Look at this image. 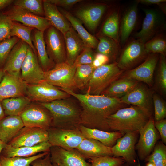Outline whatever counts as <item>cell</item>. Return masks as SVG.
Segmentation results:
<instances>
[{"mask_svg":"<svg viewBox=\"0 0 166 166\" xmlns=\"http://www.w3.org/2000/svg\"><path fill=\"white\" fill-rule=\"evenodd\" d=\"M60 89L78 100L81 108V124L89 128L111 132L107 124V118L127 105L119 98L77 93L69 89Z\"/></svg>","mask_w":166,"mask_h":166,"instance_id":"cell-1","label":"cell"},{"mask_svg":"<svg viewBox=\"0 0 166 166\" xmlns=\"http://www.w3.org/2000/svg\"><path fill=\"white\" fill-rule=\"evenodd\" d=\"M69 98L40 103L51 115V127L69 130L79 129L81 124V108L79 103Z\"/></svg>","mask_w":166,"mask_h":166,"instance_id":"cell-2","label":"cell"},{"mask_svg":"<svg viewBox=\"0 0 166 166\" xmlns=\"http://www.w3.org/2000/svg\"><path fill=\"white\" fill-rule=\"evenodd\" d=\"M150 117L140 109L133 105L118 109L108 117L107 122L111 132L125 133L139 132Z\"/></svg>","mask_w":166,"mask_h":166,"instance_id":"cell-3","label":"cell"},{"mask_svg":"<svg viewBox=\"0 0 166 166\" xmlns=\"http://www.w3.org/2000/svg\"><path fill=\"white\" fill-rule=\"evenodd\" d=\"M123 70L117 62L107 64L96 68L86 87V93L100 95L114 81L118 79Z\"/></svg>","mask_w":166,"mask_h":166,"instance_id":"cell-4","label":"cell"},{"mask_svg":"<svg viewBox=\"0 0 166 166\" xmlns=\"http://www.w3.org/2000/svg\"><path fill=\"white\" fill-rule=\"evenodd\" d=\"M26 96L31 101L39 103L49 102L71 96L45 81L36 84L27 85Z\"/></svg>","mask_w":166,"mask_h":166,"instance_id":"cell-5","label":"cell"},{"mask_svg":"<svg viewBox=\"0 0 166 166\" xmlns=\"http://www.w3.org/2000/svg\"><path fill=\"white\" fill-rule=\"evenodd\" d=\"M76 68L66 62L56 64L53 69L45 72L44 81L60 89L74 91L77 89L74 80Z\"/></svg>","mask_w":166,"mask_h":166,"instance_id":"cell-6","label":"cell"},{"mask_svg":"<svg viewBox=\"0 0 166 166\" xmlns=\"http://www.w3.org/2000/svg\"><path fill=\"white\" fill-rule=\"evenodd\" d=\"M2 12L13 21L20 22L43 32L51 26L45 17L37 16L13 4Z\"/></svg>","mask_w":166,"mask_h":166,"instance_id":"cell-7","label":"cell"},{"mask_svg":"<svg viewBox=\"0 0 166 166\" xmlns=\"http://www.w3.org/2000/svg\"><path fill=\"white\" fill-rule=\"evenodd\" d=\"M46 50L50 59L55 64L65 62L66 52L63 34L51 26L44 32Z\"/></svg>","mask_w":166,"mask_h":166,"instance_id":"cell-8","label":"cell"},{"mask_svg":"<svg viewBox=\"0 0 166 166\" xmlns=\"http://www.w3.org/2000/svg\"><path fill=\"white\" fill-rule=\"evenodd\" d=\"M47 130L48 142L52 146L66 149H76L85 138L79 129L69 130L51 127Z\"/></svg>","mask_w":166,"mask_h":166,"instance_id":"cell-9","label":"cell"},{"mask_svg":"<svg viewBox=\"0 0 166 166\" xmlns=\"http://www.w3.org/2000/svg\"><path fill=\"white\" fill-rule=\"evenodd\" d=\"M20 116L25 127L47 129L51 126L52 117L50 112L40 103H31Z\"/></svg>","mask_w":166,"mask_h":166,"instance_id":"cell-10","label":"cell"},{"mask_svg":"<svg viewBox=\"0 0 166 166\" xmlns=\"http://www.w3.org/2000/svg\"><path fill=\"white\" fill-rule=\"evenodd\" d=\"M153 94L146 86L139 83L120 99L122 102L127 105L137 106L150 117L153 113Z\"/></svg>","mask_w":166,"mask_h":166,"instance_id":"cell-11","label":"cell"},{"mask_svg":"<svg viewBox=\"0 0 166 166\" xmlns=\"http://www.w3.org/2000/svg\"><path fill=\"white\" fill-rule=\"evenodd\" d=\"M140 136L136 146L138 155L141 160H145L150 154L160 135L154 125L153 116L139 132Z\"/></svg>","mask_w":166,"mask_h":166,"instance_id":"cell-12","label":"cell"},{"mask_svg":"<svg viewBox=\"0 0 166 166\" xmlns=\"http://www.w3.org/2000/svg\"><path fill=\"white\" fill-rule=\"evenodd\" d=\"M139 133V132H127L118 139L112 147L113 156L122 157L129 166L134 165L136 162L135 144Z\"/></svg>","mask_w":166,"mask_h":166,"instance_id":"cell-13","label":"cell"},{"mask_svg":"<svg viewBox=\"0 0 166 166\" xmlns=\"http://www.w3.org/2000/svg\"><path fill=\"white\" fill-rule=\"evenodd\" d=\"M21 73V79L27 85L36 84L44 81L45 72L40 65L36 54L29 45Z\"/></svg>","mask_w":166,"mask_h":166,"instance_id":"cell-14","label":"cell"},{"mask_svg":"<svg viewBox=\"0 0 166 166\" xmlns=\"http://www.w3.org/2000/svg\"><path fill=\"white\" fill-rule=\"evenodd\" d=\"M47 129L37 127H23L8 144L14 148L32 146L48 142Z\"/></svg>","mask_w":166,"mask_h":166,"instance_id":"cell-15","label":"cell"},{"mask_svg":"<svg viewBox=\"0 0 166 166\" xmlns=\"http://www.w3.org/2000/svg\"><path fill=\"white\" fill-rule=\"evenodd\" d=\"M49 152L52 163L58 166H90V164L76 149L52 146Z\"/></svg>","mask_w":166,"mask_h":166,"instance_id":"cell-16","label":"cell"},{"mask_svg":"<svg viewBox=\"0 0 166 166\" xmlns=\"http://www.w3.org/2000/svg\"><path fill=\"white\" fill-rule=\"evenodd\" d=\"M147 55L144 44L138 40H132L122 51L117 62V66L122 70L129 69L140 62Z\"/></svg>","mask_w":166,"mask_h":166,"instance_id":"cell-17","label":"cell"},{"mask_svg":"<svg viewBox=\"0 0 166 166\" xmlns=\"http://www.w3.org/2000/svg\"><path fill=\"white\" fill-rule=\"evenodd\" d=\"M159 57L157 53L149 54L144 61L136 68L130 70L122 77L145 83L149 86L153 84V76Z\"/></svg>","mask_w":166,"mask_h":166,"instance_id":"cell-18","label":"cell"},{"mask_svg":"<svg viewBox=\"0 0 166 166\" xmlns=\"http://www.w3.org/2000/svg\"><path fill=\"white\" fill-rule=\"evenodd\" d=\"M29 45L20 39L10 51L2 68L5 73L20 77L21 69Z\"/></svg>","mask_w":166,"mask_h":166,"instance_id":"cell-19","label":"cell"},{"mask_svg":"<svg viewBox=\"0 0 166 166\" xmlns=\"http://www.w3.org/2000/svg\"><path fill=\"white\" fill-rule=\"evenodd\" d=\"M27 86L21 77L5 73L0 82V100L25 96Z\"/></svg>","mask_w":166,"mask_h":166,"instance_id":"cell-20","label":"cell"},{"mask_svg":"<svg viewBox=\"0 0 166 166\" xmlns=\"http://www.w3.org/2000/svg\"><path fill=\"white\" fill-rule=\"evenodd\" d=\"M145 14L141 30L135 35L138 40L145 43L152 39L158 31L160 25V16L157 11L145 9Z\"/></svg>","mask_w":166,"mask_h":166,"instance_id":"cell-21","label":"cell"},{"mask_svg":"<svg viewBox=\"0 0 166 166\" xmlns=\"http://www.w3.org/2000/svg\"><path fill=\"white\" fill-rule=\"evenodd\" d=\"M107 6L100 4L83 7L76 13V17L91 30H94L104 13Z\"/></svg>","mask_w":166,"mask_h":166,"instance_id":"cell-22","label":"cell"},{"mask_svg":"<svg viewBox=\"0 0 166 166\" xmlns=\"http://www.w3.org/2000/svg\"><path fill=\"white\" fill-rule=\"evenodd\" d=\"M63 35L66 52L65 62L72 65L77 57L86 46L72 27Z\"/></svg>","mask_w":166,"mask_h":166,"instance_id":"cell-23","label":"cell"},{"mask_svg":"<svg viewBox=\"0 0 166 166\" xmlns=\"http://www.w3.org/2000/svg\"><path fill=\"white\" fill-rule=\"evenodd\" d=\"M31 40L36 51L38 62L45 72L53 69L55 64L49 57L44 38V32L34 29L31 34Z\"/></svg>","mask_w":166,"mask_h":166,"instance_id":"cell-24","label":"cell"},{"mask_svg":"<svg viewBox=\"0 0 166 166\" xmlns=\"http://www.w3.org/2000/svg\"><path fill=\"white\" fill-rule=\"evenodd\" d=\"M76 149L86 159L104 156H113L112 148L94 139L85 138Z\"/></svg>","mask_w":166,"mask_h":166,"instance_id":"cell-25","label":"cell"},{"mask_svg":"<svg viewBox=\"0 0 166 166\" xmlns=\"http://www.w3.org/2000/svg\"><path fill=\"white\" fill-rule=\"evenodd\" d=\"M51 146L48 141L41 143L32 146H23L18 148H14L7 144L3 149L1 155L7 157H28L41 152H49Z\"/></svg>","mask_w":166,"mask_h":166,"instance_id":"cell-26","label":"cell"},{"mask_svg":"<svg viewBox=\"0 0 166 166\" xmlns=\"http://www.w3.org/2000/svg\"><path fill=\"white\" fill-rule=\"evenodd\" d=\"M24 127L20 116H5L0 120V140L8 144Z\"/></svg>","mask_w":166,"mask_h":166,"instance_id":"cell-27","label":"cell"},{"mask_svg":"<svg viewBox=\"0 0 166 166\" xmlns=\"http://www.w3.org/2000/svg\"><path fill=\"white\" fill-rule=\"evenodd\" d=\"M79 129L85 138L97 140L104 145L111 148L115 144L118 139L125 134L119 131L107 132L89 128L81 124L79 126Z\"/></svg>","mask_w":166,"mask_h":166,"instance_id":"cell-28","label":"cell"},{"mask_svg":"<svg viewBox=\"0 0 166 166\" xmlns=\"http://www.w3.org/2000/svg\"><path fill=\"white\" fill-rule=\"evenodd\" d=\"M43 1L45 17L51 26L64 34L71 27L69 22L58 10L57 6L45 0H43Z\"/></svg>","mask_w":166,"mask_h":166,"instance_id":"cell-29","label":"cell"},{"mask_svg":"<svg viewBox=\"0 0 166 166\" xmlns=\"http://www.w3.org/2000/svg\"><path fill=\"white\" fill-rule=\"evenodd\" d=\"M139 82L133 79L121 78L113 82L101 95L120 99L134 88Z\"/></svg>","mask_w":166,"mask_h":166,"instance_id":"cell-30","label":"cell"},{"mask_svg":"<svg viewBox=\"0 0 166 166\" xmlns=\"http://www.w3.org/2000/svg\"><path fill=\"white\" fill-rule=\"evenodd\" d=\"M137 2L126 10L122 18L120 28V41L124 44L134 29L137 18Z\"/></svg>","mask_w":166,"mask_h":166,"instance_id":"cell-31","label":"cell"},{"mask_svg":"<svg viewBox=\"0 0 166 166\" xmlns=\"http://www.w3.org/2000/svg\"><path fill=\"white\" fill-rule=\"evenodd\" d=\"M61 12L77 32L85 46L91 48H96L99 41L85 30L82 25V22L70 13L63 10H61Z\"/></svg>","mask_w":166,"mask_h":166,"instance_id":"cell-32","label":"cell"},{"mask_svg":"<svg viewBox=\"0 0 166 166\" xmlns=\"http://www.w3.org/2000/svg\"><path fill=\"white\" fill-rule=\"evenodd\" d=\"M31 101L25 96L4 99L1 102L5 116H20Z\"/></svg>","mask_w":166,"mask_h":166,"instance_id":"cell-33","label":"cell"},{"mask_svg":"<svg viewBox=\"0 0 166 166\" xmlns=\"http://www.w3.org/2000/svg\"><path fill=\"white\" fill-rule=\"evenodd\" d=\"M99 39V41L96 48L97 53L107 56L110 60L115 59L119 52L118 43L104 35L100 36Z\"/></svg>","mask_w":166,"mask_h":166,"instance_id":"cell-34","label":"cell"},{"mask_svg":"<svg viewBox=\"0 0 166 166\" xmlns=\"http://www.w3.org/2000/svg\"><path fill=\"white\" fill-rule=\"evenodd\" d=\"M119 26V14L118 12L115 11L112 13L106 20L101 32L103 35L118 42Z\"/></svg>","mask_w":166,"mask_h":166,"instance_id":"cell-35","label":"cell"},{"mask_svg":"<svg viewBox=\"0 0 166 166\" xmlns=\"http://www.w3.org/2000/svg\"><path fill=\"white\" fill-rule=\"evenodd\" d=\"M95 69L92 64L83 65L76 67L74 80L77 88L83 89L86 87Z\"/></svg>","mask_w":166,"mask_h":166,"instance_id":"cell-36","label":"cell"},{"mask_svg":"<svg viewBox=\"0 0 166 166\" xmlns=\"http://www.w3.org/2000/svg\"><path fill=\"white\" fill-rule=\"evenodd\" d=\"M34 28L26 26L22 23L13 21L10 31L11 37L15 36L26 43L36 54L32 43L31 34ZM37 55V54H36Z\"/></svg>","mask_w":166,"mask_h":166,"instance_id":"cell-37","label":"cell"},{"mask_svg":"<svg viewBox=\"0 0 166 166\" xmlns=\"http://www.w3.org/2000/svg\"><path fill=\"white\" fill-rule=\"evenodd\" d=\"M49 152H43L28 157H7L0 156V166H30L36 160L43 157Z\"/></svg>","mask_w":166,"mask_h":166,"instance_id":"cell-38","label":"cell"},{"mask_svg":"<svg viewBox=\"0 0 166 166\" xmlns=\"http://www.w3.org/2000/svg\"><path fill=\"white\" fill-rule=\"evenodd\" d=\"M43 3L42 0H16L12 4L37 16L45 17Z\"/></svg>","mask_w":166,"mask_h":166,"instance_id":"cell-39","label":"cell"},{"mask_svg":"<svg viewBox=\"0 0 166 166\" xmlns=\"http://www.w3.org/2000/svg\"><path fill=\"white\" fill-rule=\"evenodd\" d=\"M155 166H166V146L162 141L156 143L153 152L145 160Z\"/></svg>","mask_w":166,"mask_h":166,"instance_id":"cell-40","label":"cell"},{"mask_svg":"<svg viewBox=\"0 0 166 166\" xmlns=\"http://www.w3.org/2000/svg\"><path fill=\"white\" fill-rule=\"evenodd\" d=\"M88 159L90 166H124L126 163L121 157L104 156L91 157Z\"/></svg>","mask_w":166,"mask_h":166,"instance_id":"cell-41","label":"cell"},{"mask_svg":"<svg viewBox=\"0 0 166 166\" xmlns=\"http://www.w3.org/2000/svg\"><path fill=\"white\" fill-rule=\"evenodd\" d=\"M144 47L148 54L159 53L165 56L166 41L162 37H157L150 39L144 43Z\"/></svg>","mask_w":166,"mask_h":166,"instance_id":"cell-42","label":"cell"},{"mask_svg":"<svg viewBox=\"0 0 166 166\" xmlns=\"http://www.w3.org/2000/svg\"><path fill=\"white\" fill-rule=\"evenodd\" d=\"M156 77V86L162 93H166V60L165 56L160 54Z\"/></svg>","mask_w":166,"mask_h":166,"instance_id":"cell-43","label":"cell"},{"mask_svg":"<svg viewBox=\"0 0 166 166\" xmlns=\"http://www.w3.org/2000/svg\"><path fill=\"white\" fill-rule=\"evenodd\" d=\"M20 39L14 36L0 42V69L2 68L11 49Z\"/></svg>","mask_w":166,"mask_h":166,"instance_id":"cell-44","label":"cell"},{"mask_svg":"<svg viewBox=\"0 0 166 166\" xmlns=\"http://www.w3.org/2000/svg\"><path fill=\"white\" fill-rule=\"evenodd\" d=\"M153 102L154 111L155 121L164 119L166 116V105L165 101L156 93L153 95Z\"/></svg>","mask_w":166,"mask_h":166,"instance_id":"cell-45","label":"cell"},{"mask_svg":"<svg viewBox=\"0 0 166 166\" xmlns=\"http://www.w3.org/2000/svg\"><path fill=\"white\" fill-rule=\"evenodd\" d=\"M12 22L2 12H0V42L11 38Z\"/></svg>","mask_w":166,"mask_h":166,"instance_id":"cell-46","label":"cell"},{"mask_svg":"<svg viewBox=\"0 0 166 166\" xmlns=\"http://www.w3.org/2000/svg\"><path fill=\"white\" fill-rule=\"evenodd\" d=\"M94 56L92 48L86 47L77 57L73 65L76 68L83 65L91 64Z\"/></svg>","mask_w":166,"mask_h":166,"instance_id":"cell-47","label":"cell"},{"mask_svg":"<svg viewBox=\"0 0 166 166\" xmlns=\"http://www.w3.org/2000/svg\"><path fill=\"white\" fill-rule=\"evenodd\" d=\"M154 125L159 132L162 140V142L164 144L166 143V120L154 121Z\"/></svg>","mask_w":166,"mask_h":166,"instance_id":"cell-48","label":"cell"},{"mask_svg":"<svg viewBox=\"0 0 166 166\" xmlns=\"http://www.w3.org/2000/svg\"><path fill=\"white\" fill-rule=\"evenodd\" d=\"M110 60L107 56L101 53H97L95 54L94 60L91 64L95 68L107 64Z\"/></svg>","mask_w":166,"mask_h":166,"instance_id":"cell-49","label":"cell"},{"mask_svg":"<svg viewBox=\"0 0 166 166\" xmlns=\"http://www.w3.org/2000/svg\"><path fill=\"white\" fill-rule=\"evenodd\" d=\"M46 1L56 6L64 8H69L76 3L81 1L80 0H45Z\"/></svg>","mask_w":166,"mask_h":166,"instance_id":"cell-50","label":"cell"},{"mask_svg":"<svg viewBox=\"0 0 166 166\" xmlns=\"http://www.w3.org/2000/svg\"><path fill=\"white\" fill-rule=\"evenodd\" d=\"M30 166H53L50 152L44 157L34 160L31 163Z\"/></svg>","mask_w":166,"mask_h":166,"instance_id":"cell-51","label":"cell"},{"mask_svg":"<svg viewBox=\"0 0 166 166\" xmlns=\"http://www.w3.org/2000/svg\"><path fill=\"white\" fill-rule=\"evenodd\" d=\"M166 2L165 0H139L136 2L142 4L151 5L156 4L158 5Z\"/></svg>","mask_w":166,"mask_h":166,"instance_id":"cell-52","label":"cell"},{"mask_svg":"<svg viewBox=\"0 0 166 166\" xmlns=\"http://www.w3.org/2000/svg\"><path fill=\"white\" fill-rule=\"evenodd\" d=\"M14 0H0V12L1 10L6 8L12 4Z\"/></svg>","mask_w":166,"mask_h":166,"instance_id":"cell-53","label":"cell"},{"mask_svg":"<svg viewBox=\"0 0 166 166\" xmlns=\"http://www.w3.org/2000/svg\"><path fill=\"white\" fill-rule=\"evenodd\" d=\"M5 116L4 111L2 105L1 101L0 100V120Z\"/></svg>","mask_w":166,"mask_h":166,"instance_id":"cell-54","label":"cell"},{"mask_svg":"<svg viewBox=\"0 0 166 166\" xmlns=\"http://www.w3.org/2000/svg\"><path fill=\"white\" fill-rule=\"evenodd\" d=\"M6 144L0 140V156L3 149L5 147Z\"/></svg>","mask_w":166,"mask_h":166,"instance_id":"cell-55","label":"cell"},{"mask_svg":"<svg viewBox=\"0 0 166 166\" xmlns=\"http://www.w3.org/2000/svg\"><path fill=\"white\" fill-rule=\"evenodd\" d=\"M5 73V72L2 69H0V82L1 81Z\"/></svg>","mask_w":166,"mask_h":166,"instance_id":"cell-56","label":"cell"},{"mask_svg":"<svg viewBox=\"0 0 166 166\" xmlns=\"http://www.w3.org/2000/svg\"><path fill=\"white\" fill-rule=\"evenodd\" d=\"M146 166H155L154 165L152 162H147Z\"/></svg>","mask_w":166,"mask_h":166,"instance_id":"cell-57","label":"cell"},{"mask_svg":"<svg viewBox=\"0 0 166 166\" xmlns=\"http://www.w3.org/2000/svg\"><path fill=\"white\" fill-rule=\"evenodd\" d=\"M126 166H129L128 165H127ZM136 166H141L139 160H138V163L137 164Z\"/></svg>","mask_w":166,"mask_h":166,"instance_id":"cell-58","label":"cell"},{"mask_svg":"<svg viewBox=\"0 0 166 166\" xmlns=\"http://www.w3.org/2000/svg\"><path fill=\"white\" fill-rule=\"evenodd\" d=\"M53 166H58L56 164L54 163H52Z\"/></svg>","mask_w":166,"mask_h":166,"instance_id":"cell-59","label":"cell"}]
</instances>
